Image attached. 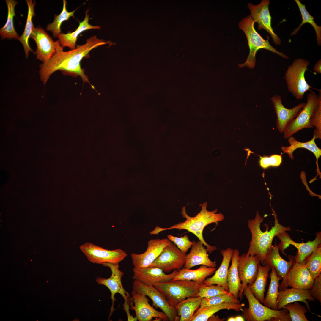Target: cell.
<instances>
[{
	"label": "cell",
	"instance_id": "cell-1",
	"mask_svg": "<svg viewBox=\"0 0 321 321\" xmlns=\"http://www.w3.org/2000/svg\"><path fill=\"white\" fill-rule=\"evenodd\" d=\"M106 44L112 45L111 43L106 42L94 35L87 39L83 45L69 51H63V48L60 45L48 61L40 65L41 80L45 85L50 76L55 71L60 70L78 75L84 82L89 83L87 76L81 67V61L91 50Z\"/></svg>",
	"mask_w": 321,
	"mask_h": 321
},
{
	"label": "cell",
	"instance_id": "cell-2",
	"mask_svg": "<svg viewBox=\"0 0 321 321\" xmlns=\"http://www.w3.org/2000/svg\"><path fill=\"white\" fill-rule=\"evenodd\" d=\"M208 203L204 202L199 204L201 209L200 211L195 216L191 217L187 214L186 207H183L182 209L181 213L186 220L183 221L175 224L168 228H163L158 226L155 227L152 231L150 232L151 235H157L162 231L171 229H184L194 235L205 246L209 254L217 250V247L208 244L204 240L203 232L204 228L207 225L212 223H215L216 225L218 222L223 221L224 216L222 213H217L218 209L209 211L207 209Z\"/></svg>",
	"mask_w": 321,
	"mask_h": 321
},
{
	"label": "cell",
	"instance_id": "cell-3",
	"mask_svg": "<svg viewBox=\"0 0 321 321\" xmlns=\"http://www.w3.org/2000/svg\"><path fill=\"white\" fill-rule=\"evenodd\" d=\"M274 218V225L270 230L267 229L264 232L260 229L261 223L264 220L258 211L254 219L248 221V228L251 235L249 247L246 253L248 255H257L262 264L265 259L267 253L272 245L273 240L278 235L291 229L289 226H282L279 223L277 215L272 208Z\"/></svg>",
	"mask_w": 321,
	"mask_h": 321
},
{
	"label": "cell",
	"instance_id": "cell-4",
	"mask_svg": "<svg viewBox=\"0 0 321 321\" xmlns=\"http://www.w3.org/2000/svg\"><path fill=\"white\" fill-rule=\"evenodd\" d=\"M255 22L250 15L242 19L238 23L240 29L243 31L246 36L249 48L248 57L243 63L239 64V67L247 66L252 69L256 63V55L257 51L263 49L275 53L284 59L289 57L282 52L279 51L270 43L268 40H265L254 29Z\"/></svg>",
	"mask_w": 321,
	"mask_h": 321
},
{
	"label": "cell",
	"instance_id": "cell-5",
	"mask_svg": "<svg viewBox=\"0 0 321 321\" xmlns=\"http://www.w3.org/2000/svg\"><path fill=\"white\" fill-rule=\"evenodd\" d=\"M243 295L247 299L248 308H243L242 314L247 321H291L288 311L286 309L276 310L269 308L262 303L251 292L247 285Z\"/></svg>",
	"mask_w": 321,
	"mask_h": 321
},
{
	"label": "cell",
	"instance_id": "cell-6",
	"mask_svg": "<svg viewBox=\"0 0 321 321\" xmlns=\"http://www.w3.org/2000/svg\"><path fill=\"white\" fill-rule=\"evenodd\" d=\"M202 284L193 281L178 280L156 283L153 286L175 307L185 299L196 297Z\"/></svg>",
	"mask_w": 321,
	"mask_h": 321
},
{
	"label": "cell",
	"instance_id": "cell-7",
	"mask_svg": "<svg viewBox=\"0 0 321 321\" xmlns=\"http://www.w3.org/2000/svg\"><path fill=\"white\" fill-rule=\"evenodd\" d=\"M309 64L307 60L303 58L295 59L289 66L285 73L288 90L298 100L303 98L305 92L311 87L306 81L304 76Z\"/></svg>",
	"mask_w": 321,
	"mask_h": 321
},
{
	"label": "cell",
	"instance_id": "cell-8",
	"mask_svg": "<svg viewBox=\"0 0 321 321\" xmlns=\"http://www.w3.org/2000/svg\"><path fill=\"white\" fill-rule=\"evenodd\" d=\"M79 248L90 262L102 265L105 263L119 264L128 255L120 249L109 250L88 242L81 245Z\"/></svg>",
	"mask_w": 321,
	"mask_h": 321
},
{
	"label": "cell",
	"instance_id": "cell-9",
	"mask_svg": "<svg viewBox=\"0 0 321 321\" xmlns=\"http://www.w3.org/2000/svg\"><path fill=\"white\" fill-rule=\"evenodd\" d=\"M187 254L182 252L171 241L163 249L158 257L148 266L156 267L164 273L179 270L184 267Z\"/></svg>",
	"mask_w": 321,
	"mask_h": 321
},
{
	"label": "cell",
	"instance_id": "cell-10",
	"mask_svg": "<svg viewBox=\"0 0 321 321\" xmlns=\"http://www.w3.org/2000/svg\"><path fill=\"white\" fill-rule=\"evenodd\" d=\"M315 234L316 237L313 240L300 243L294 241L285 232L276 236L281 240L278 246L281 253L286 256L284 250L290 245L294 246L297 250L296 254L294 256L295 261L300 264H305L309 256L321 244V232H317Z\"/></svg>",
	"mask_w": 321,
	"mask_h": 321
},
{
	"label": "cell",
	"instance_id": "cell-11",
	"mask_svg": "<svg viewBox=\"0 0 321 321\" xmlns=\"http://www.w3.org/2000/svg\"><path fill=\"white\" fill-rule=\"evenodd\" d=\"M132 288L133 290L143 292L152 301V306L161 309L169 321H180V317L175 307L171 305L163 295L153 286L147 285L134 280Z\"/></svg>",
	"mask_w": 321,
	"mask_h": 321
},
{
	"label": "cell",
	"instance_id": "cell-12",
	"mask_svg": "<svg viewBox=\"0 0 321 321\" xmlns=\"http://www.w3.org/2000/svg\"><path fill=\"white\" fill-rule=\"evenodd\" d=\"M102 265L110 269L111 272V275L108 278L98 277L96 279V281L98 284L107 287L111 292V298L112 301V305L110 309L109 318L115 310L114 308V302L116 300L114 297L115 294L117 293L120 294L123 298L125 303L128 302L130 297L129 293L125 290L122 286V278L124 273L119 269V264L105 263Z\"/></svg>",
	"mask_w": 321,
	"mask_h": 321
},
{
	"label": "cell",
	"instance_id": "cell-13",
	"mask_svg": "<svg viewBox=\"0 0 321 321\" xmlns=\"http://www.w3.org/2000/svg\"><path fill=\"white\" fill-rule=\"evenodd\" d=\"M318 95L312 92L307 97V102L296 117L286 127L283 133L284 139H288L304 128H313L310 123L311 116L317 103Z\"/></svg>",
	"mask_w": 321,
	"mask_h": 321
},
{
	"label": "cell",
	"instance_id": "cell-14",
	"mask_svg": "<svg viewBox=\"0 0 321 321\" xmlns=\"http://www.w3.org/2000/svg\"><path fill=\"white\" fill-rule=\"evenodd\" d=\"M129 299L130 306L135 312L136 317L139 321H150L154 318H160L163 321L169 320L163 312L156 310L149 303L147 296L143 292L133 290Z\"/></svg>",
	"mask_w": 321,
	"mask_h": 321
},
{
	"label": "cell",
	"instance_id": "cell-15",
	"mask_svg": "<svg viewBox=\"0 0 321 321\" xmlns=\"http://www.w3.org/2000/svg\"><path fill=\"white\" fill-rule=\"evenodd\" d=\"M30 38L34 39L36 44L37 58L43 63L48 61L61 45L58 40L54 41L40 27L33 26Z\"/></svg>",
	"mask_w": 321,
	"mask_h": 321
},
{
	"label": "cell",
	"instance_id": "cell-16",
	"mask_svg": "<svg viewBox=\"0 0 321 321\" xmlns=\"http://www.w3.org/2000/svg\"><path fill=\"white\" fill-rule=\"evenodd\" d=\"M260 261L256 255H248L246 254L239 256L237 268L240 279L242 282L241 289L238 294L240 301L243 297V292L246 286L255 280L258 271V265Z\"/></svg>",
	"mask_w": 321,
	"mask_h": 321
},
{
	"label": "cell",
	"instance_id": "cell-17",
	"mask_svg": "<svg viewBox=\"0 0 321 321\" xmlns=\"http://www.w3.org/2000/svg\"><path fill=\"white\" fill-rule=\"evenodd\" d=\"M269 0H262L258 5H254L251 3L248 4L251 18L255 23L258 24V30L264 29L270 35L275 44H281V40L273 31L271 26V17L269 10Z\"/></svg>",
	"mask_w": 321,
	"mask_h": 321
},
{
	"label": "cell",
	"instance_id": "cell-18",
	"mask_svg": "<svg viewBox=\"0 0 321 321\" xmlns=\"http://www.w3.org/2000/svg\"><path fill=\"white\" fill-rule=\"evenodd\" d=\"M279 249L276 241L275 245H272L268 251L265 259L262 265H268L271 268L273 267L275 270L277 276L282 280L279 285L280 290L287 288V277L291 269L292 262L291 258L288 256L289 261H286L282 258L279 253Z\"/></svg>",
	"mask_w": 321,
	"mask_h": 321
},
{
	"label": "cell",
	"instance_id": "cell-19",
	"mask_svg": "<svg viewBox=\"0 0 321 321\" xmlns=\"http://www.w3.org/2000/svg\"><path fill=\"white\" fill-rule=\"evenodd\" d=\"M132 278L134 280L148 286H152L155 284L170 281L173 279L179 272L174 270L171 273L166 274L161 269L154 267L135 268L133 270Z\"/></svg>",
	"mask_w": 321,
	"mask_h": 321
},
{
	"label": "cell",
	"instance_id": "cell-20",
	"mask_svg": "<svg viewBox=\"0 0 321 321\" xmlns=\"http://www.w3.org/2000/svg\"><path fill=\"white\" fill-rule=\"evenodd\" d=\"M171 241L168 238L151 239L147 242L146 251L141 254H131V257L135 268L148 267L159 256L163 249Z\"/></svg>",
	"mask_w": 321,
	"mask_h": 321
},
{
	"label": "cell",
	"instance_id": "cell-21",
	"mask_svg": "<svg viewBox=\"0 0 321 321\" xmlns=\"http://www.w3.org/2000/svg\"><path fill=\"white\" fill-rule=\"evenodd\" d=\"M289 256L292 265L287 277L288 286L301 289H310L313 285L314 279L306 268L305 264L295 262L294 256Z\"/></svg>",
	"mask_w": 321,
	"mask_h": 321
},
{
	"label": "cell",
	"instance_id": "cell-22",
	"mask_svg": "<svg viewBox=\"0 0 321 321\" xmlns=\"http://www.w3.org/2000/svg\"><path fill=\"white\" fill-rule=\"evenodd\" d=\"M271 100L276 116V127L278 131L282 134L287 125L296 117L306 103H300L292 108L288 109L283 105L281 97L280 95L273 96Z\"/></svg>",
	"mask_w": 321,
	"mask_h": 321
},
{
	"label": "cell",
	"instance_id": "cell-23",
	"mask_svg": "<svg viewBox=\"0 0 321 321\" xmlns=\"http://www.w3.org/2000/svg\"><path fill=\"white\" fill-rule=\"evenodd\" d=\"M315 299L311 295L309 290L301 289L292 287L280 290L277 299V309L279 310L286 305L295 302H302L306 304L308 310L311 308L307 300L314 301Z\"/></svg>",
	"mask_w": 321,
	"mask_h": 321
},
{
	"label": "cell",
	"instance_id": "cell-24",
	"mask_svg": "<svg viewBox=\"0 0 321 321\" xmlns=\"http://www.w3.org/2000/svg\"><path fill=\"white\" fill-rule=\"evenodd\" d=\"M199 240L196 242L193 241V244L189 253L187 254L185 263L184 268L191 269L198 265H205L209 267L215 268L216 264L209 258L207 250Z\"/></svg>",
	"mask_w": 321,
	"mask_h": 321
},
{
	"label": "cell",
	"instance_id": "cell-25",
	"mask_svg": "<svg viewBox=\"0 0 321 321\" xmlns=\"http://www.w3.org/2000/svg\"><path fill=\"white\" fill-rule=\"evenodd\" d=\"M233 251V249L229 248L221 250V253L223 256V259L220 267L215 272V274L212 277L206 278L203 284L205 286L212 284L218 285L229 292L227 281L228 273Z\"/></svg>",
	"mask_w": 321,
	"mask_h": 321
},
{
	"label": "cell",
	"instance_id": "cell-26",
	"mask_svg": "<svg viewBox=\"0 0 321 321\" xmlns=\"http://www.w3.org/2000/svg\"><path fill=\"white\" fill-rule=\"evenodd\" d=\"M89 10H87L85 12L84 19L79 22L78 27L75 30L72 32L66 34L61 33L57 36L60 44L63 48L67 47L71 50L76 48V40L79 34L83 32L90 29H100L101 27L99 26H93L89 23Z\"/></svg>",
	"mask_w": 321,
	"mask_h": 321
},
{
	"label": "cell",
	"instance_id": "cell-27",
	"mask_svg": "<svg viewBox=\"0 0 321 321\" xmlns=\"http://www.w3.org/2000/svg\"><path fill=\"white\" fill-rule=\"evenodd\" d=\"M245 305L244 303H235L231 302L208 306L199 309L194 313L191 321H207L212 315L223 309H232L236 311H241Z\"/></svg>",
	"mask_w": 321,
	"mask_h": 321
},
{
	"label": "cell",
	"instance_id": "cell-28",
	"mask_svg": "<svg viewBox=\"0 0 321 321\" xmlns=\"http://www.w3.org/2000/svg\"><path fill=\"white\" fill-rule=\"evenodd\" d=\"M288 142L290 144L289 146H282L281 149L284 153H287L291 159L294 158L293 155L295 150L299 148L306 149L311 152L314 155L316 159V163L317 166V172H320L318 165V160L321 155V149L317 145L315 139V136L313 135L312 139L309 141L306 142H301L297 141L294 137L291 136L288 139Z\"/></svg>",
	"mask_w": 321,
	"mask_h": 321
},
{
	"label": "cell",
	"instance_id": "cell-29",
	"mask_svg": "<svg viewBox=\"0 0 321 321\" xmlns=\"http://www.w3.org/2000/svg\"><path fill=\"white\" fill-rule=\"evenodd\" d=\"M215 270V268L209 267L203 265L194 270L183 268L178 270V273L171 280L193 281L202 284L206 278L213 273Z\"/></svg>",
	"mask_w": 321,
	"mask_h": 321
},
{
	"label": "cell",
	"instance_id": "cell-30",
	"mask_svg": "<svg viewBox=\"0 0 321 321\" xmlns=\"http://www.w3.org/2000/svg\"><path fill=\"white\" fill-rule=\"evenodd\" d=\"M271 268L269 265L262 266L259 264L256 278L251 284L248 285L252 294L261 303H263L264 294Z\"/></svg>",
	"mask_w": 321,
	"mask_h": 321
},
{
	"label": "cell",
	"instance_id": "cell-31",
	"mask_svg": "<svg viewBox=\"0 0 321 321\" xmlns=\"http://www.w3.org/2000/svg\"><path fill=\"white\" fill-rule=\"evenodd\" d=\"M239 254L238 249L234 250L231 259L232 264L228 269L227 278L229 292L237 299H238V294L241 286L237 268Z\"/></svg>",
	"mask_w": 321,
	"mask_h": 321
},
{
	"label": "cell",
	"instance_id": "cell-32",
	"mask_svg": "<svg viewBox=\"0 0 321 321\" xmlns=\"http://www.w3.org/2000/svg\"><path fill=\"white\" fill-rule=\"evenodd\" d=\"M28 7L27 18L24 32L18 40L22 44L24 48L25 57L27 59L30 52L34 53L29 45L28 40L32 32L34 25L32 22V18L35 15L34 7L36 2L32 0H26Z\"/></svg>",
	"mask_w": 321,
	"mask_h": 321
},
{
	"label": "cell",
	"instance_id": "cell-33",
	"mask_svg": "<svg viewBox=\"0 0 321 321\" xmlns=\"http://www.w3.org/2000/svg\"><path fill=\"white\" fill-rule=\"evenodd\" d=\"M202 298L196 296L187 298L178 303L175 308L180 321H191L195 311L200 305Z\"/></svg>",
	"mask_w": 321,
	"mask_h": 321
},
{
	"label": "cell",
	"instance_id": "cell-34",
	"mask_svg": "<svg viewBox=\"0 0 321 321\" xmlns=\"http://www.w3.org/2000/svg\"><path fill=\"white\" fill-rule=\"evenodd\" d=\"M5 1L7 7V16L5 24L0 30L1 39L18 40L20 37L15 30L13 23L14 17L15 15V8L18 2L15 0Z\"/></svg>",
	"mask_w": 321,
	"mask_h": 321
},
{
	"label": "cell",
	"instance_id": "cell-35",
	"mask_svg": "<svg viewBox=\"0 0 321 321\" xmlns=\"http://www.w3.org/2000/svg\"><path fill=\"white\" fill-rule=\"evenodd\" d=\"M270 274V283L263 304L265 306L274 310L277 309V299L279 294V281L281 280L274 268H271Z\"/></svg>",
	"mask_w": 321,
	"mask_h": 321
},
{
	"label": "cell",
	"instance_id": "cell-36",
	"mask_svg": "<svg viewBox=\"0 0 321 321\" xmlns=\"http://www.w3.org/2000/svg\"><path fill=\"white\" fill-rule=\"evenodd\" d=\"M67 1L63 0V8L62 12L57 15H54V20L52 23L48 24L46 27V30L51 31L54 38H57V36L61 33V26L62 23L68 20L70 17H73L76 10L70 12L67 11L66 8Z\"/></svg>",
	"mask_w": 321,
	"mask_h": 321
},
{
	"label": "cell",
	"instance_id": "cell-37",
	"mask_svg": "<svg viewBox=\"0 0 321 321\" xmlns=\"http://www.w3.org/2000/svg\"><path fill=\"white\" fill-rule=\"evenodd\" d=\"M300 10L302 15V21L299 26L295 29L292 33L291 35L296 34L300 29L301 26L306 23L310 24L314 27L316 32L317 44L321 45V26L317 25L314 21V17L311 16L306 10L305 5L302 4L299 0H295Z\"/></svg>",
	"mask_w": 321,
	"mask_h": 321
},
{
	"label": "cell",
	"instance_id": "cell-38",
	"mask_svg": "<svg viewBox=\"0 0 321 321\" xmlns=\"http://www.w3.org/2000/svg\"><path fill=\"white\" fill-rule=\"evenodd\" d=\"M305 265L314 279L321 274V244L309 256Z\"/></svg>",
	"mask_w": 321,
	"mask_h": 321
},
{
	"label": "cell",
	"instance_id": "cell-39",
	"mask_svg": "<svg viewBox=\"0 0 321 321\" xmlns=\"http://www.w3.org/2000/svg\"><path fill=\"white\" fill-rule=\"evenodd\" d=\"M288 303L284 306L282 309H287L289 313L292 321H308L305 314L307 312L306 308L297 302Z\"/></svg>",
	"mask_w": 321,
	"mask_h": 321
},
{
	"label": "cell",
	"instance_id": "cell-40",
	"mask_svg": "<svg viewBox=\"0 0 321 321\" xmlns=\"http://www.w3.org/2000/svg\"><path fill=\"white\" fill-rule=\"evenodd\" d=\"M310 123L315 127L313 135L316 139H321V91L320 90L318 100L310 118Z\"/></svg>",
	"mask_w": 321,
	"mask_h": 321
},
{
	"label": "cell",
	"instance_id": "cell-41",
	"mask_svg": "<svg viewBox=\"0 0 321 321\" xmlns=\"http://www.w3.org/2000/svg\"><path fill=\"white\" fill-rule=\"evenodd\" d=\"M226 302L240 303V301L238 299L235 298L231 294H221L210 298H202L200 307L198 309Z\"/></svg>",
	"mask_w": 321,
	"mask_h": 321
},
{
	"label": "cell",
	"instance_id": "cell-42",
	"mask_svg": "<svg viewBox=\"0 0 321 321\" xmlns=\"http://www.w3.org/2000/svg\"><path fill=\"white\" fill-rule=\"evenodd\" d=\"M221 294H230L229 292L220 285L212 284L205 286L202 284L196 296H199L202 298H210Z\"/></svg>",
	"mask_w": 321,
	"mask_h": 321
},
{
	"label": "cell",
	"instance_id": "cell-43",
	"mask_svg": "<svg viewBox=\"0 0 321 321\" xmlns=\"http://www.w3.org/2000/svg\"><path fill=\"white\" fill-rule=\"evenodd\" d=\"M167 237L169 240L177 245L179 249L186 254L193 244V241L190 240L188 236L187 235H185L179 237L169 234L167 235Z\"/></svg>",
	"mask_w": 321,
	"mask_h": 321
},
{
	"label": "cell",
	"instance_id": "cell-44",
	"mask_svg": "<svg viewBox=\"0 0 321 321\" xmlns=\"http://www.w3.org/2000/svg\"><path fill=\"white\" fill-rule=\"evenodd\" d=\"M281 155L274 154L270 156H260L259 164L264 169L270 166H278L282 163Z\"/></svg>",
	"mask_w": 321,
	"mask_h": 321
},
{
	"label": "cell",
	"instance_id": "cell-45",
	"mask_svg": "<svg viewBox=\"0 0 321 321\" xmlns=\"http://www.w3.org/2000/svg\"><path fill=\"white\" fill-rule=\"evenodd\" d=\"M309 290L311 295L321 303V274L315 279L313 285Z\"/></svg>",
	"mask_w": 321,
	"mask_h": 321
},
{
	"label": "cell",
	"instance_id": "cell-46",
	"mask_svg": "<svg viewBox=\"0 0 321 321\" xmlns=\"http://www.w3.org/2000/svg\"><path fill=\"white\" fill-rule=\"evenodd\" d=\"M314 70L317 73H321V60L319 59L316 63L314 68Z\"/></svg>",
	"mask_w": 321,
	"mask_h": 321
},
{
	"label": "cell",
	"instance_id": "cell-47",
	"mask_svg": "<svg viewBox=\"0 0 321 321\" xmlns=\"http://www.w3.org/2000/svg\"><path fill=\"white\" fill-rule=\"evenodd\" d=\"M225 320V318L221 319L218 315L215 316L214 314L208 319V321H224Z\"/></svg>",
	"mask_w": 321,
	"mask_h": 321
},
{
	"label": "cell",
	"instance_id": "cell-48",
	"mask_svg": "<svg viewBox=\"0 0 321 321\" xmlns=\"http://www.w3.org/2000/svg\"><path fill=\"white\" fill-rule=\"evenodd\" d=\"M235 317V321H244L245 320L244 318L241 316H238Z\"/></svg>",
	"mask_w": 321,
	"mask_h": 321
},
{
	"label": "cell",
	"instance_id": "cell-49",
	"mask_svg": "<svg viewBox=\"0 0 321 321\" xmlns=\"http://www.w3.org/2000/svg\"><path fill=\"white\" fill-rule=\"evenodd\" d=\"M228 321H235V317H230L228 318Z\"/></svg>",
	"mask_w": 321,
	"mask_h": 321
}]
</instances>
